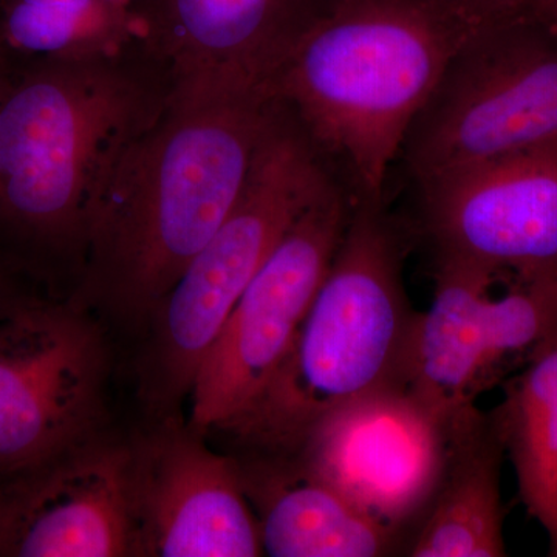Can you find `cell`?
I'll use <instances>...</instances> for the list:
<instances>
[{
    "mask_svg": "<svg viewBox=\"0 0 557 557\" xmlns=\"http://www.w3.org/2000/svg\"><path fill=\"white\" fill-rule=\"evenodd\" d=\"M242 485L259 515L263 555L379 557L405 552L395 534L362 515L295 454H244Z\"/></svg>",
    "mask_w": 557,
    "mask_h": 557,
    "instance_id": "obj_15",
    "label": "cell"
},
{
    "mask_svg": "<svg viewBox=\"0 0 557 557\" xmlns=\"http://www.w3.org/2000/svg\"><path fill=\"white\" fill-rule=\"evenodd\" d=\"M505 456L504 442L490 412L474 406L453 418L442 478L406 555L507 556L500 490Z\"/></svg>",
    "mask_w": 557,
    "mask_h": 557,
    "instance_id": "obj_16",
    "label": "cell"
},
{
    "mask_svg": "<svg viewBox=\"0 0 557 557\" xmlns=\"http://www.w3.org/2000/svg\"><path fill=\"white\" fill-rule=\"evenodd\" d=\"M134 556L263 555L236 457L205 445L174 420L129 448Z\"/></svg>",
    "mask_w": 557,
    "mask_h": 557,
    "instance_id": "obj_13",
    "label": "cell"
},
{
    "mask_svg": "<svg viewBox=\"0 0 557 557\" xmlns=\"http://www.w3.org/2000/svg\"><path fill=\"white\" fill-rule=\"evenodd\" d=\"M448 435L449 423L395 384L333 410L292 454L406 552L437 490Z\"/></svg>",
    "mask_w": 557,
    "mask_h": 557,
    "instance_id": "obj_11",
    "label": "cell"
},
{
    "mask_svg": "<svg viewBox=\"0 0 557 557\" xmlns=\"http://www.w3.org/2000/svg\"><path fill=\"white\" fill-rule=\"evenodd\" d=\"M336 182L335 170L282 102L239 200L150 314L156 317L145 379L150 405L172 409L190 395L201 362L249 282L289 225Z\"/></svg>",
    "mask_w": 557,
    "mask_h": 557,
    "instance_id": "obj_5",
    "label": "cell"
},
{
    "mask_svg": "<svg viewBox=\"0 0 557 557\" xmlns=\"http://www.w3.org/2000/svg\"><path fill=\"white\" fill-rule=\"evenodd\" d=\"M471 33L527 11L528 0H429Z\"/></svg>",
    "mask_w": 557,
    "mask_h": 557,
    "instance_id": "obj_19",
    "label": "cell"
},
{
    "mask_svg": "<svg viewBox=\"0 0 557 557\" xmlns=\"http://www.w3.org/2000/svg\"><path fill=\"white\" fill-rule=\"evenodd\" d=\"M28 298L20 292L16 284V271L0 256V317L9 313L21 300Z\"/></svg>",
    "mask_w": 557,
    "mask_h": 557,
    "instance_id": "obj_20",
    "label": "cell"
},
{
    "mask_svg": "<svg viewBox=\"0 0 557 557\" xmlns=\"http://www.w3.org/2000/svg\"><path fill=\"white\" fill-rule=\"evenodd\" d=\"M336 2H338V0H336Z\"/></svg>",
    "mask_w": 557,
    "mask_h": 557,
    "instance_id": "obj_25",
    "label": "cell"
},
{
    "mask_svg": "<svg viewBox=\"0 0 557 557\" xmlns=\"http://www.w3.org/2000/svg\"><path fill=\"white\" fill-rule=\"evenodd\" d=\"M336 0H138L129 16L139 49L171 101L276 97L300 40Z\"/></svg>",
    "mask_w": 557,
    "mask_h": 557,
    "instance_id": "obj_10",
    "label": "cell"
},
{
    "mask_svg": "<svg viewBox=\"0 0 557 557\" xmlns=\"http://www.w3.org/2000/svg\"><path fill=\"white\" fill-rule=\"evenodd\" d=\"M0 556H134L129 448L84 443L2 483Z\"/></svg>",
    "mask_w": 557,
    "mask_h": 557,
    "instance_id": "obj_14",
    "label": "cell"
},
{
    "mask_svg": "<svg viewBox=\"0 0 557 557\" xmlns=\"http://www.w3.org/2000/svg\"><path fill=\"white\" fill-rule=\"evenodd\" d=\"M281 106L274 97L170 101L102 190L79 298L150 317L239 200Z\"/></svg>",
    "mask_w": 557,
    "mask_h": 557,
    "instance_id": "obj_1",
    "label": "cell"
},
{
    "mask_svg": "<svg viewBox=\"0 0 557 557\" xmlns=\"http://www.w3.org/2000/svg\"><path fill=\"white\" fill-rule=\"evenodd\" d=\"M475 267L435 263L434 299L418 314L405 386L449 423L557 343V273L508 278Z\"/></svg>",
    "mask_w": 557,
    "mask_h": 557,
    "instance_id": "obj_7",
    "label": "cell"
},
{
    "mask_svg": "<svg viewBox=\"0 0 557 557\" xmlns=\"http://www.w3.org/2000/svg\"><path fill=\"white\" fill-rule=\"evenodd\" d=\"M137 44L129 13L106 0H0V64L9 75L113 57Z\"/></svg>",
    "mask_w": 557,
    "mask_h": 557,
    "instance_id": "obj_17",
    "label": "cell"
},
{
    "mask_svg": "<svg viewBox=\"0 0 557 557\" xmlns=\"http://www.w3.org/2000/svg\"><path fill=\"white\" fill-rule=\"evenodd\" d=\"M351 208L354 193L339 180L285 231L201 362L190 391L194 431H220L259 397L327 274Z\"/></svg>",
    "mask_w": 557,
    "mask_h": 557,
    "instance_id": "obj_9",
    "label": "cell"
},
{
    "mask_svg": "<svg viewBox=\"0 0 557 557\" xmlns=\"http://www.w3.org/2000/svg\"><path fill=\"white\" fill-rule=\"evenodd\" d=\"M435 263L557 273V139L417 183Z\"/></svg>",
    "mask_w": 557,
    "mask_h": 557,
    "instance_id": "obj_12",
    "label": "cell"
},
{
    "mask_svg": "<svg viewBox=\"0 0 557 557\" xmlns=\"http://www.w3.org/2000/svg\"><path fill=\"white\" fill-rule=\"evenodd\" d=\"M7 75H9V73H7L5 69H3L2 64H0V84L3 83V79L7 78Z\"/></svg>",
    "mask_w": 557,
    "mask_h": 557,
    "instance_id": "obj_23",
    "label": "cell"
},
{
    "mask_svg": "<svg viewBox=\"0 0 557 557\" xmlns=\"http://www.w3.org/2000/svg\"><path fill=\"white\" fill-rule=\"evenodd\" d=\"M528 515L557 541V343L505 381L491 410Z\"/></svg>",
    "mask_w": 557,
    "mask_h": 557,
    "instance_id": "obj_18",
    "label": "cell"
},
{
    "mask_svg": "<svg viewBox=\"0 0 557 557\" xmlns=\"http://www.w3.org/2000/svg\"><path fill=\"white\" fill-rule=\"evenodd\" d=\"M106 373L79 300L28 296L0 317V485L91 442Z\"/></svg>",
    "mask_w": 557,
    "mask_h": 557,
    "instance_id": "obj_8",
    "label": "cell"
},
{
    "mask_svg": "<svg viewBox=\"0 0 557 557\" xmlns=\"http://www.w3.org/2000/svg\"><path fill=\"white\" fill-rule=\"evenodd\" d=\"M527 11L557 32V0H528Z\"/></svg>",
    "mask_w": 557,
    "mask_h": 557,
    "instance_id": "obj_21",
    "label": "cell"
},
{
    "mask_svg": "<svg viewBox=\"0 0 557 557\" xmlns=\"http://www.w3.org/2000/svg\"><path fill=\"white\" fill-rule=\"evenodd\" d=\"M171 97L139 46L40 65L0 84V256L17 271L73 262L113 168Z\"/></svg>",
    "mask_w": 557,
    "mask_h": 557,
    "instance_id": "obj_2",
    "label": "cell"
},
{
    "mask_svg": "<svg viewBox=\"0 0 557 557\" xmlns=\"http://www.w3.org/2000/svg\"><path fill=\"white\" fill-rule=\"evenodd\" d=\"M467 35L429 0H338L300 40L276 97L355 197L384 200L409 126Z\"/></svg>",
    "mask_w": 557,
    "mask_h": 557,
    "instance_id": "obj_3",
    "label": "cell"
},
{
    "mask_svg": "<svg viewBox=\"0 0 557 557\" xmlns=\"http://www.w3.org/2000/svg\"><path fill=\"white\" fill-rule=\"evenodd\" d=\"M109 5L115 7L116 10L123 11V13H129L132 7L138 2V0H106Z\"/></svg>",
    "mask_w": 557,
    "mask_h": 557,
    "instance_id": "obj_22",
    "label": "cell"
},
{
    "mask_svg": "<svg viewBox=\"0 0 557 557\" xmlns=\"http://www.w3.org/2000/svg\"><path fill=\"white\" fill-rule=\"evenodd\" d=\"M406 237L384 200L354 196L350 220L287 355L258 398L220 431L248 454H292L333 410L405 384L418 311Z\"/></svg>",
    "mask_w": 557,
    "mask_h": 557,
    "instance_id": "obj_4",
    "label": "cell"
},
{
    "mask_svg": "<svg viewBox=\"0 0 557 557\" xmlns=\"http://www.w3.org/2000/svg\"><path fill=\"white\" fill-rule=\"evenodd\" d=\"M557 139V32L523 11L461 39L399 157L416 182Z\"/></svg>",
    "mask_w": 557,
    "mask_h": 557,
    "instance_id": "obj_6",
    "label": "cell"
},
{
    "mask_svg": "<svg viewBox=\"0 0 557 557\" xmlns=\"http://www.w3.org/2000/svg\"><path fill=\"white\" fill-rule=\"evenodd\" d=\"M549 555L557 557V541L555 544L549 545Z\"/></svg>",
    "mask_w": 557,
    "mask_h": 557,
    "instance_id": "obj_24",
    "label": "cell"
}]
</instances>
